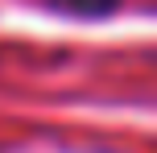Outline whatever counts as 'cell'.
Instances as JSON below:
<instances>
[{"instance_id":"6da1fadb","label":"cell","mask_w":157,"mask_h":153,"mask_svg":"<svg viewBox=\"0 0 157 153\" xmlns=\"http://www.w3.org/2000/svg\"><path fill=\"white\" fill-rule=\"evenodd\" d=\"M50 4H54L58 13H66V17H87V21H95V17L116 13L120 0H50Z\"/></svg>"}]
</instances>
